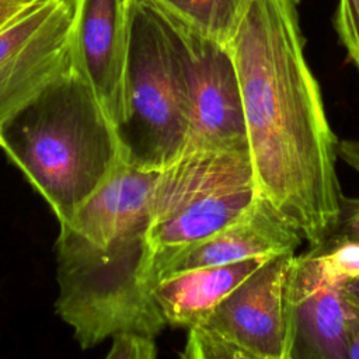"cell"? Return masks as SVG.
Segmentation results:
<instances>
[{"label":"cell","instance_id":"16","mask_svg":"<svg viewBox=\"0 0 359 359\" xmlns=\"http://www.w3.org/2000/svg\"><path fill=\"white\" fill-rule=\"evenodd\" d=\"M311 250L320 254L327 269L335 278L346 282L359 276V243L324 241Z\"/></svg>","mask_w":359,"mask_h":359},{"label":"cell","instance_id":"21","mask_svg":"<svg viewBox=\"0 0 359 359\" xmlns=\"http://www.w3.org/2000/svg\"><path fill=\"white\" fill-rule=\"evenodd\" d=\"M338 157L359 174V139L339 140Z\"/></svg>","mask_w":359,"mask_h":359},{"label":"cell","instance_id":"17","mask_svg":"<svg viewBox=\"0 0 359 359\" xmlns=\"http://www.w3.org/2000/svg\"><path fill=\"white\" fill-rule=\"evenodd\" d=\"M108 359H154L157 346L154 337L135 331H121L111 337Z\"/></svg>","mask_w":359,"mask_h":359},{"label":"cell","instance_id":"4","mask_svg":"<svg viewBox=\"0 0 359 359\" xmlns=\"http://www.w3.org/2000/svg\"><path fill=\"white\" fill-rule=\"evenodd\" d=\"M122 160L161 171L185 150L188 107L182 69L167 28L147 0H132L125 108L115 126Z\"/></svg>","mask_w":359,"mask_h":359},{"label":"cell","instance_id":"6","mask_svg":"<svg viewBox=\"0 0 359 359\" xmlns=\"http://www.w3.org/2000/svg\"><path fill=\"white\" fill-rule=\"evenodd\" d=\"M154 10L170 34L182 69L188 107L185 150L248 149L240 83L229 46Z\"/></svg>","mask_w":359,"mask_h":359},{"label":"cell","instance_id":"19","mask_svg":"<svg viewBox=\"0 0 359 359\" xmlns=\"http://www.w3.org/2000/svg\"><path fill=\"white\" fill-rule=\"evenodd\" d=\"M325 241L359 243V198H346L342 195L335 227Z\"/></svg>","mask_w":359,"mask_h":359},{"label":"cell","instance_id":"20","mask_svg":"<svg viewBox=\"0 0 359 359\" xmlns=\"http://www.w3.org/2000/svg\"><path fill=\"white\" fill-rule=\"evenodd\" d=\"M346 359H359V309L346 302Z\"/></svg>","mask_w":359,"mask_h":359},{"label":"cell","instance_id":"15","mask_svg":"<svg viewBox=\"0 0 359 359\" xmlns=\"http://www.w3.org/2000/svg\"><path fill=\"white\" fill-rule=\"evenodd\" d=\"M182 358L187 359H251L238 345L203 324L188 328Z\"/></svg>","mask_w":359,"mask_h":359},{"label":"cell","instance_id":"1","mask_svg":"<svg viewBox=\"0 0 359 359\" xmlns=\"http://www.w3.org/2000/svg\"><path fill=\"white\" fill-rule=\"evenodd\" d=\"M299 4L250 0L227 46L259 195L316 248L339 215V140L304 55Z\"/></svg>","mask_w":359,"mask_h":359},{"label":"cell","instance_id":"12","mask_svg":"<svg viewBox=\"0 0 359 359\" xmlns=\"http://www.w3.org/2000/svg\"><path fill=\"white\" fill-rule=\"evenodd\" d=\"M158 172L121 160L65 224L98 245L147 230Z\"/></svg>","mask_w":359,"mask_h":359},{"label":"cell","instance_id":"2","mask_svg":"<svg viewBox=\"0 0 359 359\" xmlns=\"http://www.w3.org/2000/svg\"><path fill=\"white\" fill-rule=\"evenodd\" d=\"M0 147L67 222L122 160L115 125L72 67L0 129Z\"/></svg>","mask_w":359,"mask_h":359},{"label":"cell","instance_id":"8","mask_svg":"<svg viewBox=\"0 0 359 359\" xmlns=\"http://www.w3.org/2000/svg\"><path fill=\"white\" fill-rule=\"evenodd\" d=\"M294 251L265 259L201 323L244 349L251 359H290L289 275Z\"/></svg>","mask_w":359,"mask_h":359},{"label":"cell","instance_id":"3","mask_svg":"<svg viewBox=\"0 0 359 359\" xmlns=\"http://www.w3.org/2000/svg\"><path fill=\"white\" fill-rule=\"evenodd\" d=\"M56 257L55 307L83 349L121 331L156 338L167 325L151 294L146 230L98 245L60 223Z\"/></svg>","mask_w":359,"mask_h":359},{"label":"cell","instance_id":"5","mask_svg":"<svg viewBox=\"0 0 359 359\" xmlns=\"http://www.w3.org/2000/svg\"><path fill=\"white\" fill-rule=\"evenodd\" d=\"M248 149H189L158 172L146 240L150 264L238 220L258 199Z\"/></svg>","mask_w":359,"mask_h":359},{"label":"cell","instance_id":"18","mask_svg":"<svg viewBox=\"0 0 359 359\" xmlns=\"http://www.w3.org/2000/svg\"><path fill=\"white\" fill-rule=\"evenodd\" d=\"M335 29L349 57L359 67V0H338Z\"/></svg>","mask_w":359,"mask_h":359},{"label":"cell","instance_id":"14","mask_svg":"<svg viewBox=\"0 0 359 359\" xmlns=\"http://www.w3.org/2000/svg\"><path fill=\"white\" fill-rule=\"evenodd\" d=\"M195 32L229 45L250 0H149Z\"/></svg>","mask_w":359,"mask_h":359},{"label":"cell","instance_id":"7","mask_svg":"<svg viewBox=\"0 0 359 359\" xmlns=\"http://www.w3.org/2000/svg\"><path fill=\"white\" fill-rule=\"evenodd\" d=\"M69 0H45L0 29V129L72 67Z\"/></svg>","mask_w":359,"mask_h":359},{"label":"cell","instance_id":"24","mask_svg":"<svg viewBox=\"0 0 359 359\" xmlns=\"http://www.w3.org/2000/svg\"><path fill=\"white\" fill-rule=\"evenodd\" d=\"M3 1L17 4V6H22V7H32V6H35L38 3H42L45 0H3Z\"/></svg>","mask_w":359,"mask_h":359},{"label":"cell","instance_id":"11","mask_svg":"<svg viewBox=\"0 0 359 359\" xmlns=\"http://www.w3.org/2000/svg\"><path fill=\"white\" fill-rule=\"evenodd\" d=\"M302 234L261 195L234 223L213 236L151 262L153 283L164 276L296 251Z\"/></svg>","mask_w":359,"mask_h":359},{"label":"cell","instance_id":"9","mask_svg":"<svg viewBox=\"0 0 359 359\" xmlns=\"http://www.w3.org/2000/svg\"><path fill=\"white\" fill-rule=\"evenodd\" d=\"M69 1L73 67L93 88L116 126L125 108L132 0Z\"/></svg>","mask_w":359,"mask_h":359},{"label":"cell","instance_id":"10","mask_svg":"<svg viewBox=\"0 0 359 359\" xmlns=\"http://www.w3.org/2000/svg\"><path fill=\"white\" fill-rule=\"evenodd\" d=\"M344 283L314 250L294 255L289 275L290 359H346Z\"/></svg>","mask_w":359,"mask_h":359},{"label":"cell","instance_id":"13","mask_svg":"<svg viewBox=\"0 0 359 359\" xmlns=\"http://www.w3.org/2000/svg\"><path fill=\"white\" fill-rule=\"evenodd\" d=\"M265 258H250L227 265L195 268L156 280L151 294L167 324L192 327L201 324L212 310Z\"/></svg>","mask_w":359,"mask_h":359},{"label":"cell","instance_id":"22","mask_svg":"<svg viewBox=\"0 0 359 359\" xmlns=\"http://www.w3.org/2000/svg\"><path fill=\"white\" fill-rule=\"evenodd\" d=\"M28 8L29 7H22V6H17V4H11V3L0 0V29H3L10 22L17 20Z\"/></svg>","mask_w":359,"mask_h":359},{"label":"cell","instance_id":"23","mask_svg":"<svg viewBox=\"0 0 359 359\" xmlns=\"http://www.w3.org/2000/svg\"><path fill=\"white\" fill-rule=\"evenodd\" d=\"M342 294L348 303L359 309V276L352 278L342 285Z\"/></svg>","mask_w":359,"mask_h":359}]
</instances>
